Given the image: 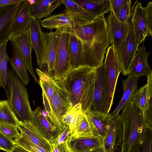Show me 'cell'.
Wrapping results in <instances>:
<instances>
[{"mask_svg": "<svg viewBox=\"0 0 152 152\" xmlns=\"http://www.w3.org/2000/svg\"><path fill=\"white\" fill-rule=\"evenodd\" d=\"M73 32L82 45L83 66L96 69L101 65L110 44L104 15L91 20H77Z\"/></svg>", "mask_w": 152, "mask_h": 152, "instance_id": "cell-1", "label": "cell"}, {"mask_svg": "<svg viewBox=\"0 0 152 152\" xmlns=\"http://www.w3.org/2000/svg\"><path fill=\"white\" fill-rule=\"evenodd\" d=\"M95 72L86 66L70 68L61 81L72 105L81 104L84 113L92 109Z\"/></svg>", "mask_w": 152, "mask_h": 152, "instance_id": "cell-2", "label": "cell"}, {"mask_svg": "<svg viewBox=\"0 0 152 152\" xmlns=\"http://www.w3.org/2000/svg\"><path fill=\"white\" fill-rule=\"evenodd\" d=\"M120 115L123 126L121 152H140L143 129L150 126L146 123L143 112L131 101Z\"/></svg>", "mask_w": 152, "mask_h": 152, "instance_id": "cell-3", "label": "cell"}, {"mask_svg": "<svg viewBox=\"0 0 152 152\" xmlns=\"http://www.w3.org/2000/svg\"><path fill=\"white\" fill-rule=\"evenodd\" d=\"M8 81L5 90L7 101L14 113L20 121H30L33 111L27 90L12 70H8Z\"/></svg>", "mask_w": 152, "mask_h": 152, "instance_id": "cell-4", "label": "cell"}, {"mask_svg": "<svg viewBox=\"0 0 152 152\" xmlns=\"http://www.w3.org/2000/svg\"><path fill=\"white\" fill-rule=\"evenodd\" d=\"M55 90L50 102L48 118L59 132L63 130L66 125L62 121L63 116L73 105L61 81L55 80Z\"/></svg>", "mask_w": 152, "mask_h": 152, "instance_id": "cell-5", "label": "cell"}, {"mask_svg": "<svg viewBox=\"0 0 152 152\" xmlns=\"http://www.w3.org/2000/svg\"><path fill=\"white\" fill-rule=\"evenodd\" d=\"M71 29L61 28L58 46L52 77L55 80L61 81L70 69L69 42Z\"/></svg>", "mask_w": 152, "mask_h": 152, "instance_id": "cell-6", "label": "cell"}, {"mask_svg": "<svg viewBox=\"0 0 152 152\" xmlns=\"http://www.w3.org/2000/svg\"><path fill=\"white\" fill-rule=\"evenodd\" d=\"M61 28L53 32H43V47L41 65L39 69L52 77L54 68Z\"/></svg>", "mask_w": 152, "mask_h": 152, "instance_id": "cell-7", "label": "cell"}, {"mask_svg": "<svg viewBox=\"0 0 152 152\" xmlns=\"http://www.w3.org/2000/svg\"><path fill=\"white\" fill-rule=\"evenodd\" d=\"M104 63L108 86V94L104 112L109 113L113 104L117 80L121 72L116 53L112 45L107 48Z\"/></svg>", "mask_w": 152, "mask_h": 152, "instance_id": "cell-8", "label": "cell"}, {"mask_svg": "<svg viewBox=\"0 0 152 152\" xmlns=\"http://www.w3.org/2000/svg\"><path fill=\"white\" fill-rule=\"evenodd\" d=\"M138 48L131 20L128 32L121 48L118 53H116L123 75L126 76L131 73L133 61Z\"/></svg>", "mask_w": 152, "mask_h": 152, "instance_id": "cell-9", "label": "cell"}, {"mask_svg": "<svg viewBox=\"0 0 152 152\" xmlns=\"http://www.w3.org/2000/svg\"><path fill=\"white\" fill-rule=\"evenodd\" d=\"M123 126L120 114L111 115L103 139V145L107 152H121L123 143Z\"/></svg>", "mask_w": 152, "mask_h": 152, "instance_id": "cell-10", "label": "cell"}, {"mask_svg": "<svg viewBox=\"0 0 152 152\" xmlns=\"http://www.w3.org/2000/svg\"><path fill=\"white\" fill-rule=\"evenodd\" d=\"M108 94L107 74L104 63L96 69L92 110L104 112Z\"/></svg>", "mask_w": 152, "mask_h": 152, "instance_id": "cell-11", "label": "cell"}, {"mask_svg": "<svg viewBox=\"0 0 152 152\" xmlns=\"http://www.w3.org/2000/svg\"><path fill=\"white\" fill-rule=\"evenodd\" d=\"M146 83L137 89L131 101L143 112L147 125L152 126V73Z\"/></svg>", "mask_w": 152, "mask_h": 152, "instance_id": "cell-12", "label": "cell"}, {"mask_svg": "<svg viewBox=\"0 0 152 152\" xmlns=\"http://www.w3.org/2000/svg\"><path fill=\"white\" fill-rule=\"evenodd\" d=\"M131 20L137 44L139 47L147 36L152 37V26L148 22L140 2H137L133 9Z\"/></svg>", "mask_w": 152, "mask_h": 152, "instance_id": "cell-13", "label": "cell"}, {"mask_svg": "<svg viewBox=\"0 0 152 152\" xmlns=\"http://www.w3.org/2000/svg\"><path fill=\"white\" fill-rule=\"evenodd\" d=\"M107 20L110 43L117 53L120 51L128 32L131 17L128 22H121L117 20L110 11Z\"/></svg>", "mask_w": 152, "mask_h": 152, "instance_id": "cell-14", "label": "cell"}, {"mask_svg": "<svg viewBox=\"0 0 152 152\" xmlns=\"http://www.w3.org/2000/svg\"><path fill=\"white\" fill-rule=\"evenodd\" d=\"M10 41L14 44L18 49L27 69L34 80L39 83L32 64L31 52L33 48L30 39L29 28L18 36L11 37Z\"/></svg>", "mask_w": 152, "mask_h": 152, "instance_id": "cell-15", "label": "cell"}, {"mask_svg": "<svg viewBox=\"0 0 152 152\" xmlns=\"http://www.w3.org/2000/svg\"><path fill=\"white\" fill-rule=\"evenodd\" d=\"M20 4L0 7V48L10 40L14 20Z\"/></svg>", "mask_w": 152, "mask_h": 152, "instance_id": "cell-16", "label": "cell"}, {"mask_svg": "<svg viewBox=\"0 0 152 152\" xmlns=\"http://www.w3.org/2000/svg\"><path fill=\"white\" fill-rule=\"evenodd\" d=\"M30 122L35 129L50 142L56 137L59 132L49 119L44 115L39 107L33 111Z\"/></svg>", "mask_w": 152, "mask_h": 152, "instance_id": "cell-17", "label": "cell"}, {"mask_svg": "<svg viewBox=\"0 0 152 152\" xmlns=\"http://www.w3.org/2000/svg\"><path fill=\"white\" fill-rule=\"evenodd\" d=\"M31 7L27 0L20 4L14 20L11 37L18 36L29 27L32 19Z\"/></svg>", "mask_w": 152, "mask_h": 152, "instance_id": "cell-18", "label": "cell"}, {"mask_svg": "<svg viewBox=\"0 0 152 152\" xmlns=\"http://www.w3.org/2000/svg\"><path fill=\"white\" fill-rule=\"evenodd\" d=\"M139 78L130 73L126 80L122 81L123 94L117 105L110 113L111 115H117L131 101L134 93L137 89V83Z\"/></svg>", "mask_w": 152, "mask_h": 152, "instance_id": "cell-19", "label": "cell"}, {"mask_svg": "<svg viewBox=\"0 0 152 152\" xmlns=\"http://www.w3.org/2000/svg\"><path fill=\"white\" fill-rule=\"evenodd\" d=\"M18 128L21 133L33 143L48 152H52V144L35 129L30 121H20Z\"/></svg>", "mask_w": 152, "mask_h": 152, "instance_id": "cell-20", "label": "cell"}, {"mask_svg": "<svg viewBox=\"0 0 152 152\" xmlns=\"http://www.w3.org/2000/svg\"><path fill=\"white\" fill-rule=\"evenodd\" d=\"M150 54V52L147 51L146 47L143 43L136 53L131 73L139 77L148 76L152 73L148 62V58Z\"/></svg>", "mask_w": 152, "mask_h": 152, "instance_id": "cell-21", "label": "cell"}, {"mask_svg": "<svg viewBox=\"0 0 152 152\" xmlns=\"http://www.w3.org/2000/svg\"><path fill=\"white\" fill-rule=\"evenodd\" d=\"M29 28L31 43L36 54L37 64L40 68L42 63L43 50V32L39 21L33 17Z\"/></svg>", "mask_w": 152, "mask_h": 152, "instance_id": "cell-22", "label": "cell"}, {"mask_svg": "<svg viewBox=\"0 0 152 152\" xmlns=\"http://www.w3.org/2000/svg\"><path fill=\"white\" fill-rule=\"evenodd\" d=\"M62 4L61 0H39L32 6L31 14L32 17L39 21L49 17L52 12Z\"/></svg>", "mask_w": 152, "mask_h": 152, "instance_id": "cell-23", "label": "cell"}, {"mask_svg": "<svg viewBox=\"0 0 152 152\" xmlns=\"http://www.w3.org/2000/svg\"><path fill=\"white\" fill-rule=\"evenodd\" d=\"M41 26L49 29L67 28L72 29V21L70 12L65 10L64 12L51 15L42 20Z\"/></svg>", "mask_w": 152, "mask_h": 152, "instance_id": "cell-24", "label": "cell"}, {"mask_svg": "<svg viewBox=\"0 0 152 152\" xmlns=\"http://www.w3.org/2000/svg\"><path fill=\"white\" fill-rule=\"evenodd\" d=\"M98 136L96 129L83 112L79 115L72 134V139Z\"/></svg>", "mask_w": 152, "mask_h": 152, "instance_id": "cell-25", "label": "cell"}, {"mask_svg": "<svg viewBox=\"0 0 152 152\" xmlns=\"http://www.w3.org/2000/svg\"><path fill=\"white\" fill-rule=\"evenodd\" d=\"M76 2L88 11L94 18L111 11L110 0H75Z\"/></svg>", "mask_w": 152, "mask_h": 152, "instance_id": "cell-26", "label": "cell"}, {"mask_svg": "<svg viewBox=\"0 0 152 152\" xmlns=\"http://www.w3.org/2000/svg\"><path fill=\"white\" fill-rule=\"evenodd\" d=\"M36 70L39 77L38 83L42 90L43 101L45 110L48 113L50 102L55 91L54 80L52 77L43 72L39 69L36 68Z\"/></svg>", "mask_w": 152, "mask_h": 152, "instance_id": "cell-27", "label": "cell"}, {"mask_svg": "<svg viewBox=\"0 0 152 152\" xmlns=\"http://www.w3.org/2000/svg\"><path fill=\"white\" fill-rule=\"evenodd\" d=\"M69 53L70 68H75L83 66L82 45L71 29L69 39Z\"/></svg>", "mask_w": 152, "mask_h": 152, "instance_id": "cell-28", "label": "cell"}, {"mask_svg": "<svg viewBox=\"0 0 152 152\" xmlns=\"http://www.w3.org/2000/svg\"><path fill=\"white\" fill-rule=\"evenodd\" d=\"M11 42L12 45V58H10L9 62L13 71L23 84L27 85L30 80L27 69L18 49L13 43Z\"/></svg>", "mask_w": 152, "mask_h": 152, "instance_id": "cell-29", "label": "cell"}, {"mask_svg": "<svg viewBox=\"0 0 152 152\" xmlns=\"http://www.w3.org/2000/svg\"><path fill=\"white\" fill-rule=\"evenodd\" d=\"M103 145V139L98 136L71 139L70 145L73 152H88Z\"/></svg>", "mask_w": 152, "mask_h": 152, "instance_id": "cell-30", "label": "cell"}, {"mask_svg": "<svg viewBox=\"0 0 152 152\" xmlns=\"http://www.w3.org/2000/svg\"><path fill=\"white\" fill-rule=\"evenodd\" d=\"M85 113L96 129L99 136L103 139L107 129L108 120L111 115L109 113L94 111L92 109Z\"/></svg>", "mask_w": 152, "mask_h": 152, "instance_id": "cell-31", "label": "cell"}, {"mask_svg": "<svg viewBox=\"0 0 152 152\" xmlns=\"http://www.w3.org/2000/svg\"><path fill=\"white\" fill-rule=\"evenodd\" d=\"M19 121L7 100H0V124H8L18 127Z\"/></svg>", "mask_w": 152, "mask_h": 152, "instance_id": "cell-32", "label": "cell"}, {"mask_svg": "<svg viewBox=\"0 0 152 152\" xmlns=\"http://www.w3.org/2000/svg\"><path fill=\"white\" fill-rule=\"evenodd\" d=\"M7 43L4 44L0 48V86L5 90L7 89L8 81L7 65L10 58L6 52Z\"/></svg>", "mask_w": 152, "mask_h": 152, "instance_id": "cell-33", "label": "cell"}, {"mask_svg": "<svg viewBox=\"0 0 152 152\" xmlns=\"http://www.w3.org/2000/svg\"><path fill=\"white\" fill-rule=\"evenodd\" d=\"M83 112L81 104L78 103L70 107L63 116L62 121L69 126L71 135L79 116Z\"/></svg>", "mask_w": 152, "mask_h": 152, "instance_id": "cell-34", "label": "cell"}, {"mask_svg": "<svg viewBox=\"0 0 152 152\" xmlns=\"http://www.w3.org/2000/svg\"><path fill=\"white\" fill-rule=\"evenodd\" d=\"M13 140L16 145L31 152H48L33 143L21 133Z\"/></svg>", "mask_w": 152, "mask_h": 152, "instance_id": "cell-35", "label": "cell"}, {"mask_svg": "<svg viewBox=\"0 0 152 152\" xmlns=\"http://www.w3.org/2000/svg\"><path fill=\"white\" fill-rule=\"evenodd\" d=\"M140 152H152V127L146 126L143 131L142 141Z\"/></svg>", "mask_w": 152, "mask_h": 152, "instance_id": "cell-36", "label": "cell"}, {"mask_svg": "<svg viewBox=\"0 0 152 152\" xmlns=\"http://www.w3.org/2000/svg\"><path fill=\"white\" fill-rule=\"evenodd\" d=\"M132 0H124L116 18L119 21L127 23L129 20L132 10L131 8Z\"/></svg>", "mask_w": 152, "mask_h": 152, "instance_id": "cell-37", "label": "cell"}, {"mask_svg": "<svg viewBox=\"0 0 152 152\" xmlns=\"http://www.w3.org/2000/svg\"><path fill=\"white\" fill-rule=\"evenodd\" d=\"M61 2L65 7V10L74 13L86 15L93 18L88 11L85 10L74 0H61Z\"/></svg>", "mask_w": 152, "mask_h": 152, "instance_id": "cell-38", "label": "cell"}, {"mask_svg": "<svg viewBox=\"0 0 152 152\" xmlns=\"http://www.w3.org/2000/svg\"><path fill=\"white\" fill-rule=\"evenodd\" d=\"M16 145L13 140L0 130V149L6 152H12Z\"/></svg>", "mask_w": 152, "mask_h": 152, "instance_id": "cell-39", "label": "cell"}, {"mask_svg": "<svg viewBox=\"0 0 152 152\" xmlns=\"http://www.w3.org/2000/svg\"><path fill=\"white\" fill-rule=\"evenodd\" d=\"M0 130L9 137L12 139L20 134L18 127L8 124H0Z\"/></svg>", "mask_w": 152, "mask_h": 152, "instance_id": "cell-40", "label": "cell"}, {"mask_svg": "<svg viewBox=\"0 0 152 152\" xmlns=\"http://www.w3.org/2000/svg\"><path fill=\"white\" fill-rule=\"evenodd\" d=\"M71 135L70 130L68 126L66 125L65 129L59 132L56 137L50 143L56 146L68 140Z\"/></svg>", "mask_w": 152, "mask_h": 152, "instance_id": "cell-41", "label": "cell"}, {"mask_svg": "<svg viewBox=\"0 0 152 152\" xmlns=\"http://www.w3.org/2000/svg\"><path fill=\"white\" fill-rule=\"evenodd\" d=\"M72 138L71 135L68 140L57 146L51 144L52 146V152H73L70 145Z\"/></svg>", "mask_w": 152, "mask_h": 152, "instance_id": "cell-42", "label": "cell"}, {"mask_svg": "<svg viewBox=\"0 0 152 152\" xmlns=\"http://www.w3.org/2000/svg\"><path fill=\"white\" fill-rule=\"evenodd\" d=\"M124 0H110L111 11L116 17L121 9Z\"/></svg>", "mask_w": 152, "mask_h": 152, "instance_id": "cell-43", "label": "cell"}, {"mask_svg": "<svg viewBox=\"0 0 152 152\" xmlns=\"http://www.w3.org/2000/svg\"><path fill=\"white\" fill-rule=\"evenodd\" d=\"M24 0H0V7L20 4Z\"/></svg>", "mask_w": 152, "mask_h": 152, "instance_id": "cell-44", "label": "cell"}, {"mask_svg": "<svg viewBox=\"0 0 152 152\" xmlns=\"http://www.w3.org/2000/svg\"><path fill=\"white\" fill-rule=\"evenodd\" d=\"M88 152H107L103 145L95 148Z\"/></svg>", "mask_w": 152, "mask_h": 152, "instance_id": "cell-45", "label": "cell"}, {"mask_svg": "<svg viewBox=\"0 0 152 152\" xmlns=\"http://www.w3.org/2000/svg\"><path fill=\"white\" fill-rule=\"evenodd\" d=\"M12 152H31L17 145H15V147L13 150Z\"/></svg>", "mask_w": 152, "mask_h": 152, "instance_id": "cell-46", "label": "cell"}, {"mask_svg": "<svg viewBox=\"0 0 152 152\" xmlns=\"http://www.w3.org/2000/svg\"><path fill=\"white\" fill-rule=\"evenodd\" d=\"M29 4L32 6L36 2V0H27Z\"/></svg>", "mask_w": 152, "mask_h": 152, "instance_id": "cell-47", "label": "cell"}, {"mask_svg": "<svg viewBox=\"0 0 152 152\" xmlns=\"http://www.w3.org/2000/svg\"><path fill=\"white\" fill-rule=\"evenodd\" d=\"M42 113L45 116L48 118V113L45 110H44L43 111L42 110Z\"/></svg>", "mask_w": 152, "mask_h": 152, "instance_id": "cell-48", "label": "cell"}]
</instances>
